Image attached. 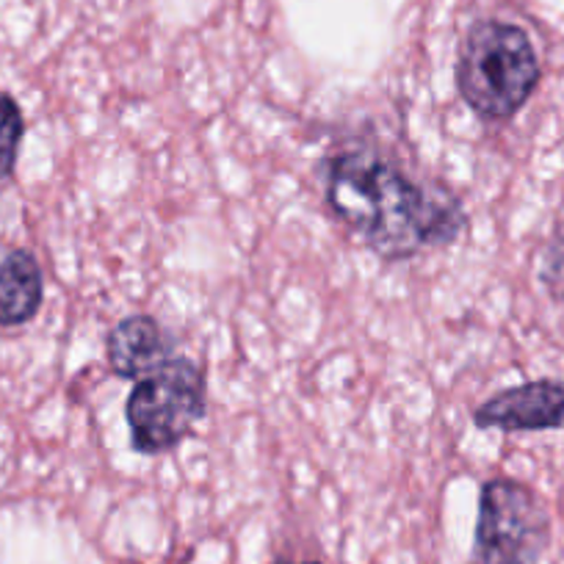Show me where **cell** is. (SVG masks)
I'll use <instances>...</instances> for the list:
<instances>
[{
  "label": "cell",
  "instance_id": "cell-3",
  "mask_svg": "<svg viewBox=\"0 0 564 564\" xmlns=\"http://www.w3.org/2000/svg\"><path fill=\"white\" fill-rule=\"evenodd\" d=\"M124 415L135 452H172L205 415V373L188 357H170L135 382Z\"/></svg>",
  "mask_w": 564,
  "mask_h": 564
},
{
  "label": "cell",
  "instance_id": "cell-1",
  "mask_svg": "<svg viewBox=\"0 0 564 564\" xmlns=\"http://www.w3.org/2000/svg\"><path fill=\"white\" fill-rule=\"evenodd\" d=\"M327 205L384 260L448 247L468 225L452 192L421 186L377 148H346L327 161Z\"/></svg>",
  "mask_w": 564,
  "mask_h": 564
},
{
  "label": "cell",
  "instance_id": "cell-4",
  "mask_svg": "<svg viewBox=\"0 0 564 564\" xmlns=\"http://www.w3.org/2000/svg\"><path fill=\"white\" fill-rule=\"evenodd\" d=\"M551 545V512L518 479L485 481L474 534V564H540Z\"/></svg>",
  "mask_w": 564,
  "mask_h": 564
},
{
  "label": "cell",
  "instance_id": "cell-8",
  "mask_svg": "<svg viewBox=\"0 0 564 564\" xmlns=\"http://www.w3.org/2000/svg\"><path fill=\"white\" fill-rule=\"evenodd\" d=\"M23 133L25 119L18 100L7 95V91H0V183H7L14 175Z\"/></svg>",
  "mask_w": 564,
  "mask_h": 564
},
{
  "label": "cell",
  "instance_id": "cell-5",
  "mask_svg": "<svg viewBox=\"0 0 564 564\" xmlns=\"http://www.w3.org/2000/svg\"><path fill=\"white\" fill-rule=\"evenodd\" d=\"M474 421L479 430L503 432H547L564 423V382L536 379L496 393L476 406Z\"/></svg>",
  "mask_w": 564,
  "mask_h": 564
},
{
  "label": "cell",
  "instance_id": "cell-7",
  "mask_svg": "<svg viewBox=\"0 0 564 564\" xmlns=\"http://www.w3.org/2000/svg\"><path fill=\"white\" fill-rule=\"evenodd\" d=\"M45 282L36 258L14 249L0 263V327H20L40 313Z\"/></svg>",
  "mask_w": 564,
  "mask_h": 564
},
{
  "label": "cell",
  "instance_id": "cell-9",
  "mask_svg": "<svg viewBox=\"0 0 564 564\" xmlns=\"http://www.w3.org/2000/svg\"><path fill=\"white\" fill-rule=\"evenodd\" d=\"M540 280L553 302H564V236L551 238L542 252Z\"/></svg>",
  "mask_w": 564,
  "mask_h": 564
},
{
  "label": "cell",
  "instance_id": "cell-10",
  "mask_svg": "<svg viewBox=\"0 0 564 564\" xmlns=\"http://www.w3.org/2000/svg\"><path fill=\"white\" fill-rule=\"evenodd\" d=\"M276 564H318V562H276Z\"/></svg>",
  "mask_w": 564,
  "mask_h": 564
},
{
  "label": "cell",
  "instance_id": "cell-2",
  "mask_svg": "<svg viewBox=\"0 0 564 564\" xmlns=\"http://www.w3.org/2000/svg\"><path fill=\"white\" fill-rule=\"evenodd\" d=\"M540 58L529 34L503 20H479L468 29L457 58V89L485 122H507L540 84Z\"/></svg>",
  "mask_w": 564,
  "mask_h": 564
},
{
  "label": "cell",
  "instance_id": "cell-6",
  "mask_svg": "<svg viewBox=\"0 0 564 564\" xmlns=\"http://www.w3.org/2000/svg\"><path fill=\"white\" fill-rule=\"evenodd\" d=\"M170 360V346L159 322L150 316L122 318L108 335V366L119 379H135L153 373Z\"/></svg>",
  "mask_w": 564,
  "mask_h": 564
}]
</instances>
